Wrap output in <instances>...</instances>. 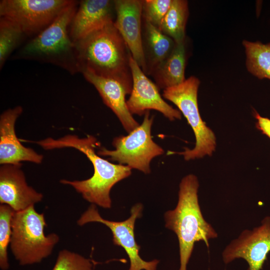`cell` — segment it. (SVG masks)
Masks as SVG:
<instances>
[{
  "label": "cell",
  "instance_id": "obj_1",
  "mask_svg": "<svg viewBox=\"0 0 270 270\" xmlns=\"http://www.w3.org/2000/svg\"><path fill=\"white\" fill-rule=\"evenodd\" d=\"M31 142L45 150L71 148L84 154L93 166V175L84 180L62 179L60 182L70 186L85 200L104 208L112 207L110 192L114 186L132 174V169L128 166L112 163L99 156L96 149L100 144L92 135L80 138L75 134H67L58 138L50 137Z\"/></svg>",
  "mask_w": 270,
  "mask_h": 270
},
{
  "label": "cell",
  "instance_id": "obj_2",
  "mask_svg": "<svg viewBox=\"0 0 270 270\" xmlns=\"http://www.w3.org/2000/svg\"><path fill=\"white\" fill-rule=\"evenodd\" d=\"M80 72L113 79L130 94L132 78L130 52L114 25L110 22L74 42Z\"/></svg>",
  "mask_w": 270,
  "mask_h": 270
},
{
  "label": "cell",
  "instance_id": "obj_3",
  "mask_svg": "<svg viewBox=\"0 0 270 270\" xmlns=\"http://www.w3.org/2000/svg\"><path fill=\"white\" fill-rule=\"evenodd\" d=\"M197 177L190 174L182 180L178 202L172 210L164 215L165 226L176 235L179 244L180 268L186 270L194 244L202 241L209 246V240L218 236L212 225L204 218L198 202Z\"/></svg>",
  "mask_w": 270,
  "mask_h": 270
},
{
  "label": "cell",
  "instance_id": "obj_4",
  "mask_svg": "<svg viewBox=\"0 0 270 270\" xmlns=\"http://www.w3.org/2000/svg\"><path fill=\"white\" fill-rule=\"evenodd\" d=\"M78 3L72 0L48 26L19 49L14 59L50 64L71 74L80 72L74 44L69 34L70 26Z\"/></svg>",
  "mask_w": 270,
  "mask_h": 270
},
{
  "label": "cell",
  "instance_id": "obj_5",
  "mask_svg": "<svg viewBox=\"0 0 270 270\" xmlns=\"http://www.w3.org/2000/svg\"><path fill=\"white\" fill-rule=\"evenodd\" d=\"M46 225L44 214L38 212L34 206L14 212L10 247L20 264L40 263L51 254L60 238L55 233L45 235Z\"/></svg>",
  "mask_w": 270,
  "mask_h": 270
},
{
  "label": "cell",
  "instance_id": "obj_6",
  "mask_svg": "<svg viewBox=\"0 0 270 270\" xmlns=\"http://www.w3.org/2000/svg\"><path fill=\"white\" fill-rule=\"evenodd\" d=\"M200 80L194 76L182 83L164 90L163 97L174 103L186 118L196 138L194 147L181 152H172L184 156L186 160L212 156L216 148V138L212 130L202 120L198 108V92Z\"/></svg>",
  "mask_w": 270,
  "mask_h": 270
},
{
  "label": "cell",
  "instance_id": "obj_7",
  "mask_svg": "<svg viewBox=\"0 0 270 270\" xmlns=\"http://www.w3.org/2000/svg\"><path fill=\"white\" fill-rule=\"evenodd\" d=\"M154 116L146 112L142 123L127 136L114 138L112 144L114 150L100 147L96 152L100 156H106L109 161L128 166L145 174L150 172L152 160L164 153V149L152 139L151 129Z\"/></svg>",
  "mask_w": 270,
  "mask_h": 270
},
{
  "label": "cell",
  "instance_id": "obj_8",
  "mask_svg": "<svg viewBox=\"0 0 270 270\" xmlns=\"http://www.w3.org/2000/svg\"><path fill=\"white\" fill-rule=\"evenodd\" d=\"M72 0H2L0 16L18 26L27 36L48 26Z\"/></svg>",
  "mask_w": 270,
  "mask_h": 270
},
{
  "label": "cell",
  "instance_id": "obj_9",
  "mask_svg": "<svg viewBox=\"0 0 270 270\" xmlns=\"http://www.w3.org/2000/svg\"><path fill=\"white\" fill-rule=\"evenodd\" d=\"M142 204L138 203L130 210V216L126 220L116 222L102 218L96 205L92 204L77 220V224L82 226L89 222H100L111 230L114 245L122 247L126 253L130 262L128 270H156L159 260L146 261L141 258L139 252L140 246L135 239L134 226L137 218L142 216Z\"/></svg>",
  "mask_w": 270,
  "mask_h": 270
},
{
  "label": "cell",
  "instance_id": "obj_10",
  "mask_svg": "<svg viewBox=\"0 0 270 270\" xmlns=\"http://www.w3.org/2000/svg\"><path fill=\"white\" fill-rule=\"evenodd\" d=\"M270 252V216H267L260 226L244 230L232 240L224 250L222 257L225 264L242 258L248 264L247 270H260Z\"/></svg>",
  "mask_w": 270,
  "mask_h": 270
},
{
  "label": "cell",
  "instance_id": "obj_11",
  "mask_svg": "<svg viewBox=\"0 0 270 270\" xmlns=\"http://www.w3.org/2000/svg\"><path fill=\"white\" fill-rule=\"evenodd\" d=\"M130 66L132 78V87L126 100L128 108L133 114L142 116L150 110H157L170 121L180 120L181 112L168 104L159 92V88L142 72L132 56Z\"/></svg>",
  "mask_w": 270,
  "mask_h": 270
},
{
  "label": "cell",
  "instance_id": "obj_12",
  "mask_svg": "<svg viewBox=\"0 0 270 270\" xmlns=\"http://www.w3.org/2000/svg\"><path fill=\"white\" fill-rule=\"evenodd\" d=\"M22 164H5L0 166V203L15 212L24 210L40 202L43 194L28 186L22 170Z\"/></svg>",
  "mask_w": 270,
  "mask_h": 270
},
{
  "label": "cell",
  "instance_id": "obj_13",
  "mask_svg": "<svg viewBox=\"0 0 270 270\" xmlns=\"http://www.w3.org/2000/svg\"><path fill=\"white\" fill-rule=\"evenodd\" d=\"M23 112L21 106L4 111L0 116V164H18L22 162L41 164L44 156L24 146L16 136L15 124Z\"/></svg>",
  "mask_w": 270,
  "mask_h": 270
},
{
  "label": "cell",
  "instance_id": "obj_14",
  "mask_svg": "<svg viewBox=\"0 0 270 270\" xmlns=\"http://www.w3.org/2000/svg\"><path fill=\"white\" fill-rule=\"evenodd\" d=\"M114 25L142 70L144 61L142 46V0H114Z\"/></svg>",
  "mask_w": 270,
  "mask_h": 270
},
{
  "label": "cell",
  "instance_id": "obj_15",
  "mask_svg": "<svg viewBox=\"0 0 270 270\" xmlns=\"http://www.w3.org/2000/svg\"><path fill=\"white\" fill-rule=\"evenodd\" d=\"M114 0H83L78 3L69 34L74 43L92 32L114 22Z\"/></svg>",
  "mask_w": 270,
  "mask_h": 270
},
{
  "label": "cell",
  "instance_id": "obj_16",
  "mask_svg": "<svg viewBox=\"0 0 270 270\" xmlns=\"http://www.w3.org/2000/svg\"><path fill=\"white\" fill-rule=\"evenodd\" d=\"M82 74L96 88L104 103L116 115L128 133L140 125L128 108L126 96L129 94L121 84L113 79L97 76L88 72H84Z\"/></svg>",
  "mask_w": 270,
  "mask_h": 270
},
{
  "label": "cell",
  "instance_id": "obj_17",
  "mask_svg": "<svg viewBox=\"0 0 270 270\" xmlns=\"http://www.w3.org/2000/svg\"><path fill=\"white\" fill-rule=\"evenodd\" d=\"M175 42L142 17V46L144 61L142 72L151 76L172 52Z\"/></svg>",
  "mask_w": 270,
  "mask_h": 270
},
{
  "label": "cell",
  "instance_id": "obj_18",
  "mask_svg": "<svg viewBox=\"0 0 270 270\" xmlns=\"http://www.w3.org/2000/svg\"><path fill=\"white\" fill-rule=\"evenodd\" d=\"M186 62L185 40L176 43L170 54L154 70L151 74L155 84L164 90L182 83Z\"/></svg>",
  "mask_w": 270,
  "mask_h": 270
},
{
  "label": "cell",
  "instance_id": "obj_19",
  "mask_svg": "<svg viewBox=\"0 0 270 270\" xmlns=\"http://www.w3.org/2000/svg\"><path fill=\"white\" fill-rule=\"evenodd\" d=\"M188 14L187 0H172L159 29L172 38L176 43L184 41L186 26Z\"/></svg>",
  "mask_w": 270,
  "mask_h": 270
},
{
  "label": "cell",
  "instance_id": "obj_20",
  "mask_svg": "<svg viewBox=\"0 0 270 270\" xmlns=\"http://www.w3.org/2000/svg\"><path fill=\"white\" fill-rule=\"evenodd\" d=\"M242 44L248 70L259 79L270 80V42L263 44L260 42L244 40Z\"/></svg>",
  "mask_w": 270,
  "mask_h": 270
},
{
  "label": "cell",
  "instance_id": "obj_21",
  "mask_svg": "<svg viewBox=\"0 0 270 270\" xmlns=\"http://www.w3.org/2000/svg\"><path fill=\"white\" fill-rule=\"evenodd\" d=\"M26 35L22 28L12 21L0 18V68L12 52L22 43Z\"/></svg>",
  "mask_w": 270,
  "mask_h": 270
},
{
  "label": "cell",
  "instance_id": "obj_22",
  "mask_svg": "<svg viewBox=\"0 0 270 270\" xmlns=\"http://www.w3.org/2000/svg\"><path fill=\"white\" fill-rule=\"evenodd\" d=\"M14 210L5 204L0 205V268L7 270L10 266L8 248L10 244L12 234V220Z\"/></svg>",
  "mask_w": 270,
  "mask_h": 270
},
{
  "label": "cell",
  "instance_id": "obj_23",
  "mask_svg": "<svg viewBox=\"0 0 270 270\" xmlns=\"http://www.w3.org/2000/svg\"><path fill=\"white\" fill-rule=\"evenodd\" d=\"M52 270H94L89 258L67 250H60Z\"/></svg>",
  "mask_w": 270,
  "mask_h": 270
},
{
  "label": "cell",
  "instance_id": "obj_24",
  "mask_svg": "<svg viewBox=\"0 0 270 270\" xmlns=\"http://www.w3.org/2000/svg\"><path fill=\"white\" fill-rule=\"evenodd\" d=\"M172 0H142V17L160 28Z\"/></svg>",
  "mask_w": 270,
  "mask_h": 270
},
{
  "label": "cell",
  "instance_id": "obj_25",
  "mask_svg": "<svg viewBox=\"0 0 270 270\" xmlns=\"http://www.w3.org/2000/svg\"><path fill=\"white\" fill-rule=\"evenodd\" d=\"M254 116L257 120V128L270 138V119L260 116L256 112H255Z\"/></svg>",
  "mask_w": 270,
  "mask_h": 270
}]
</instances>
